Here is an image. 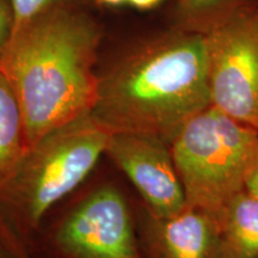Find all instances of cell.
<instances>
[{
	"instance_id": "cell-14",
	"label": "cell",
	"mask_w": 258,
	"mask_h": 258,
	"mask_svg": "<svg viewBox=\"0 0 258 258\" xmlns=\"http://www.w3.org/2000/svg\"><path fill=\"white\" fill-rule=\"evenodd\" d=\"M244 189L258 200V158L247 173Z\"/></svg>"
},
{
	"instance_id": "cell-12",
	"label": "cell",
	"mask_w": 258,
	"mask_h": 258,
	"mask_svg": "<svg viewBox=\"0 0 258 258\" xmlns=\"http://www.w3.org/2000/svg\"><path fill=\"white\" fill-rule=\"evenodd\" d=\"M0 258H29L27 245L0 212Z\"/></svg>"
},
{
	"instance_id": "cell-11",
	"label": "cell",
	"mask_w": 258,
	"mask_h": 258,
	"mask_svg": "<svg viewBox=\"0 0 258 258\" xmlns=\"http://www.w3.org/2000/svg\"><path fill=\"white\" fill-rule=\"evenodd\" d=\"M54 2L55 0H10L14 14V30L53 8Z\"/></svg>"
},
{
	"instance_id": "cell-4",
	"label": "cell",
	"mask_w": 258,
	"mask_h": 258,
	"mask_svg": "<svg viewBox=\"0 0 258 258\" xmlns=\"http://www.w3.org/2000/svg\"><path fill=\"white\" fill-rule=\"evenodd\" d=\"M186 205L219 219L244 190L258 158V128L208 106L180 128L170 143Z\"/></svg>"
},
{
	"instance_id": "cell-5",
	"label": "cell",
	"mask_w": 258,
	"mask_h": 258,
	"mask_svg": "<svg viewBox=\"0 0 258 258\" xmlns=\"http://www.w3.org/2000/svg\"><path fill=\"white\" fill-rule=\"evenodd\" d=\"M206 41L212 105L258 128V9L218 23Z\"/></svg>"
},
{
	"instance_id": "cell-10",
	"label": "cell",
	"mask_w": 258,
	"mask_h": 258,
	"mask_svg": "<svg viewBox=\"0 0 258 258\" xmlns=\"http://www.w3.org/2000/svg\"><path fill=\"white\" fill-rule=\"evenodd\" d=\"M27 151L23 112L11 83L0 69V186Z\"/></svg>"
},
{
	"instance_id": "cell-7",
	"label": "cell",
	"mask_w": 258,
	"mask_h": 258,
	"mask_svg": "<svg viewBox=\"0 0 258 258\" xmlns=\"http://www.w3.org/2000/svg\"><path fill=\"white\" fill-rule=\"evenodd\" d=\"M105 154L133 183L150 214L169 218L188 206L165 140L152 134L111 132Z\"/></svg>"
},
{
	"instance_id": "cell-2",
	"label": "cell",
	"mask_w": 258,
	"mask_h": 258,
	"mask_svg": "<svg viewBox=\"0 0 258 258\" xmlns=\"http://www.w3.org/2000/svg\"><path fill=\"white\" fill-rule=\"evenodd\" d=\"M212 105L206 35H172L138 48L98 77L91 114L110 132L152 134L171 143Z\"/></svg>"
},
{
	"instance_id": "cell-3",
	"label": "cell",
	"mask_w": 258,
	"mask_h": 258,
	"mask_svg": "<svg viewBox=\"0 0 258 258\" xmlns=\"http://www.w3.org/2000/svg\"><path fill=\"white\" fill-rule=\"evenodd\" d=\"M110 133L88 114L51 131L25 152L0 186V212L22 240L95 169Z\"/></svg>"
},
{
	"instance_id": "cell-16",
	"label": "cell",
	"mask_w": 258,
	"mask_h": 258,
	"mask_svg": "<svg viewBox=\"0 0 258 258\" xmlns=\"http://www.w3.org/2000/svg\"><path fill=\"white\" fill-rule=\"evenodd\" d=\"M186 3L196 8H209V6H214L221 3L222 0H185Z\"/></svg>"
},
{
	"instance_id": "cell-8",
	"label": "cell",
	"mask_w": 258,
	"mask_h": 258,
	"mask_svg": "<svg viewBox=\"0 0 258 258\" xmlns=\"http://www.w3.org/2000/svg\"><path fill=\"white\" fill-rule=\"evenodd\" d=\"M140 247L144 258H222L220 221L190 206L169 218L147 213Z\"/></svg>"
},
{
	"instance_id": "cell-9",
	"label": "cell",
	"mask_w": 258,
	"mask_h": 258,
	"mask_svg": "<svg viewBox=\"0 0 258 258\" xmlns=\"http://www.w3.org/2000/svg\"><path fill=\"white\" fill-rule=\"evenodd\" d=\"M222 258H258V200L246 190L234 196L219 217Z\"/></svg>"
},
{
	"instance_id": "cell-15",
	"label": "cell",
	"mask_w": 258,
	"mask_h": 258,
	"mask_svg": "<svg viewBox=\"0 0 258 258\" xmlns=\"http://www.w3.org/2000/svg\"><path fill=\"white\" fill-rule=\"evenodd\" d=\"M161 0H127V4L134 6L137 9H151L157 4H159Z\"/></svg>"
},
{
	"instance_id": "cell-1",
	"label": "cell",
	"mask_w": 258,
	"mask_h": 258,
	"mask_svg": "<svg viewBox=\"0 0 258 258\" xmlns=\"http://www.w3.org/2000/svg\"><path fill=\"white\" fill-rule=\"evenodd\" d=\"M99 32L88 19L51 8L12 31L0 53L23 112L28 150L44 135L91 114Z\"/></svg>"
},
{
	"instance_id": "cell-6",
	"label": "cell",
	"mask_w": 258,
	"mask_h": 258,
	"mask_svg": "<svg viewBox=\"0 0 258 258\" xmlns=\"http://www.w3.org/2000/svg\"><path fill=\"white\" fill-rule=\"evenodd\" d=\"M49 258H144L128 202L112 184L77 203L46 243Z\"/></svg>"
},
{
	"instance_id": "cell-13",
	"label": "cell",
	"mask_w": 258,
	"mask_h": 258,
	"mask_svg": "<svg viewBox=\"0 0 258 258\" xmlns=\"http://www.w3.org/2000/svg\"><path fill=\"white\" fill-rule=\"evenodd\" d=\"M14 30V14L10 0H0V53L4 50Z\"/></svg>"
},
{
	"instance_id": "cell-17",
	"label": "cell",
	"mask_w": 258,
	"mask_h": 258,
	"mask_svg": "<svg viewBox=\"0 0 258 258\" xmlns=\"http://www.w3.org/2000/svg\"><path fill=\"white\" fill-rule=\"evenodd\" d=\"M99 2L103 3V4L106 5H122L127 4V0H99Z\"/></svg>"
}]
</instances>
